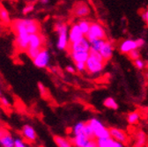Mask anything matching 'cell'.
<instances>
[{"label": "cell", "instance_id": "obj_1", "mask_svg": "<svg viewBox=\"0 0 148 147\" xmlns=\"http://www.w3.org/2000/svg\"><path fill=\"white\" fill-rule=\"evenodd\" d=\"M55 30L58 34V40L57 42V47L59 50L67 49L69 45L68 40V27L64 23H58L55 26Z\"/></svg>", "mask_w": 148, "mask_h": 147}, {"label": "cell", "instance_id": "obj_2", "mask_svg": "<svg viewBox=\"0 0 148 147\" xmlns=\"http://www.w3.org/2000/svg\"><path fill=\"white\" fill-rule=\"evenodd\" d=\"M105 63L106 61L103 58H97L89 55L87 60L86 61V71H87L89 74L92 75L98 74L103 70Z\"/></svg>", "mask_w": 148, "mask_h": 147}, {"label": "cell", "instance_id": "obj_3", "mask_svg": "<svg viewBox=\"0 0 148 147\" xmlns=\"http://www.w3.org/2000/svg\"><path fill=\"white\" fill-rule=\"evenodd\" d=\"M86 38L90 42L96 40V39H106V32L101 25L99 23H92L91 22L90 27L86 34L85 35Z\"/></svg>", "mask_w": 148, "mask_h": 147}, {"label": "cell", "instance_id": "obj_4", "mask_svg": "<svg viewBox=\"0 0 148 147\" xmlns=\"http://www.w3.org/2000/svg\"><path fill=\"white\" fill-rule=\"evenodd\" d=\"M88 122L90 123L92 131H94V135H95V138H101V137H110L109 135V131L108 129H107L100 120L96 119V118H92L90 121H88Z\"/></svg>", "mask_w": 148, "mask_h": 147}, {"label": "cell", "instance_id": "obj_5", "mask_svg": "<svg viewBox=\"0 0 148 147\" xmlns=\"http://www.w3.org/2000/svg\"><path fill=\"white\" fill-rule=\"evenodd\" d=\"M50 61V56L49 53L48 51V49L42 48L41 49V50L39 51V53L36 55V57L33 59V63L34 64L40 69H43L46 68Z\"/></svg>", "mask_w": 148, "mask_h": 147}, {"label": "cell", "instance_id": "obj_6", "mask_svg": "<svg viewBox=\"0 0 148 147\" xmlns=\"http://www.w3.org/2000/svg\"><path fill=\"white\" fill-rule=\"evenodd\" d=\"M16 34V46L17 48L21 50L26 51L29 45V37L30 34L23 30H18L14 32Z\"/></svg>", "mask_w": 148, "mask_h": 147}, {"label": "cell", "instance_id": "obj_7", "mask_svg": "<svg viewBox=\"0 0 148 147\" xmlns=\"http://www.w3.org/2000/svg\"><path fill=\"white\" fill-rule=\"evenodd\" d=\"M67 50L70 52H73V51H86V52H89L90 42L86 38V36H84V37H82L80 40H79L75 42L69 43Z\"/></svg>", "mask_w": 148, "mask_h": 147}, {"label": "cell", "instance_id": "obj_8", "mask_svg": "<svg viewBox=\"0 0 148 147\" xmlns=\"http://www.w3.org/2000/svg\"><path fill=\"white\" fill-rule=\"evenodd\" d=\"M84 34L81 32L80 28L79 27V25L77 23L73 24L70 29L68 30V40L69 43L75 42L79 40H80L82 37H84Z\"/></svg>", "mask_w": 148, "mask_h": 147}, {"label": "cell", "instance_id": "obj_9", "mask_svg": "<svg viewBox=\"0 0 148 147\" xmlns=\"http://www.w3.org/2000/svg\"><path fill=\"white\" fill-rule=\"evenodd\" d=\"M96 144H97V147H123L124 146L123 144L115 140L111 137L96 138Z\"/></svg>", "mask_w": 148, "mask_h": 147}, {"label": "cell", "instance_id": "obj_10", "mask_svg": "<svg viewBox=\"0 0 148 147\" xmlns=\"http://www.w3.org/2000/svg\"><path fill=\"white\" fill-rule=\"evenodd\" d=\"M73 14L79 18H84L90 14V7L85 2H78L73 7Z\"/></svg>", "mask_w": 148, "mask_h": 147}, {"label": "cell", "instance_id": "obj_11", "mask_svg": "<svg viewBox=\"0 0 148 147\" xmlns=\"http://www.w3.org/2000/svg\"><path fill=\"white\" fill-rule=\"evenodd\" d=\"M44 45V36L40 33L32 34L29 37V48L34 49H42Z\"/></svg>", "mask_w": 148, "mask_h": 147}, {"label": "cell", "instance_id": "obj_12", "mask_svg": "<svg viewBox=\"0 0 148 147\" xmlns=\"http://www.w3.org/2000/svg\"><path fill=\"white\" fill-rule=\"evenodd\" d=\"M99 52H100V54L101 55V57H103V59L106 62L110 60L111 58H112V56H113V47H112V44H111L109 42L105 40L103 44L101 45Z\"/></svg>", "mask_w": 148, "mask_h": 147}, {"label": "cell", "instance_id": "obj_13", "mask_svg": "<svg viewBox=\"0 0 148 147\" xmlns=\"http://www.w3.org/2000/svg\"><path fill=\"white\" fill-rule=\"evenodd\" d=\"M108 131H109V135L112 138L123 144L124 145L127 144L128 136L123 131L119 130V129H116V128H110Z\"/></svg>", "mask_w": 148, "mask_h": 147}, {"label": "cell", "instance_id": "obj_14", "mask_svg": "<svg viewBox=\"0 0 148 147\" xmlns=\"http://www.w3.org/2000/svg\"><path fill=\"white\" fill-rule=\"evenodd\" d=\"M22 136L23 137L30 143H34L37 138L36 132L34 129L30 125H25L22 128Z\"/></svg>", "mask_w": 148, "mask_h": 147}, {"label": "cell", "instance_id": "obj_15", "mask_svg": "<svg viewBox=\"0 0 148 147\" xmlns=\"http://www.w3.org/2000/svg\"><path fill=\"white\" fill-rule=\"evenodd\" d=\"M89 138L84 133H80L74 136L73 138L71 140L72 146H76V147H86Z\"/></svg>", "mask_w": 148, "mask_h": 147}, {"label": "cell", "instance_id": "obj_16", "mask_svg": "<svg viewBox=\"0 0 148 147\" xmlns=\"http://www.w3.org/2000/svg\"><path fill=\"white\" fill-rule=\"evenodd\" d=\"M70 56L74 63H79L83 62L86 63L89 57V52L86 51H73L70 52Z\"/></svg>", "mask_w": 148, "mask_h": 147}, {"label": "cell", "instance_id": "obj_17", "mask_svg": "<svg viewBox=\"0 0 148 147\" xmlns=\"http://www.w3.org/2000/svg\"><path fill=\"white\" fill-rule=\"evenodd\" d=\"M138 49L136 41L133 40H125L120 44V51L123 54H128L131 50Z\"/></svg>", "mask_w": 148, "mask_h": 147}, {"label": "cell", "instance_id": "obj_18", "mask_svg": "<svg viewBox=\"0 0 148 147\" xmlns=\"http://www.w3.org/2000/svg\"><path fill=\"white\" fill-rule=\"evenodd\" d=\"M0 144L4 147H14V139L8 131L0 138Z\"/></svg>", "mask_w": 148, "mask_h": 147}, {"label": "cell", "instance_id": "obj_19", "mask_svg": "<svg viewBox=\"0 0 148 147\" xmlns=\"http://www.w3.org/2000/svg\"><path fill=\"white\" fill-rule=\"evenodd\" d=\"M54 142L58 147H71L72 146L71 140H69L65 137H60V136H55Z\"/></svg>", "mask_w": 148, "mask_h": 147}, {"label": "cell", "instance_id": "obj_20", "mask_svg": "<svg viewBox=\"0 0 148 147\" xmlns=\"http://www.w3.org/2000/svg\"><path fill=\"white\" fill-rule=\"evenodd\" d=\"M0 20H1L5 24L11 23L10 14H9L8 11L3 5H0Z\"/></svg>", "mask_w": 148, "mask_h": 147}, {"label": "cell", "instance_id": "obj_21", "mask_svg": "<svg viewBox=\"0 0 148 147\" xmlns=\"http://www.w3.org/2000/svg\"><path fill=\"white\" fill-rule=\"evenodd\" d=\"M145 142H146V136H145V134L143 131L138 132L137 137H136V144H135V146H138V147L144 146L145 144Z\"/></svg>", "mask_w": 148, "mask_h": 147}, {"label": "cell", "instance_id": "obj_22", "mask_svg": "<svg viewBox=\"0 0 148 147\" xmlns=\"http://www.w3.org/2000/svg\"><path fill=\"white\" fill-rule=\"evenodd\" d=\"M103 105L108 107V108H110V109H114V110H116L118 108V104L116 103V101H115L114 98H111V97H108L107 99H105L104 102H103Z\"/></svg>", "mask_w": 148, "mask_h": 147}, {"label": "cell", "instance_id": "obj_23", "mask_svg": "<svg viewBox=\"0 0 148 147\" xmlns=\"http://www.w3.org/2000/svg\"><path fill=\"white\" fill-rule=\"evenodd\" d=\"M77 24L79 25V27L80 28V30H81V32L84 34V35H86V33H87L88 30H89L91 22H90L89 21H86V20H80Z\"/></svg>", "mask_w": 148, "mask_h": 147}, {"label": "cell", "instance_id": "obj_24", "mask_svg": "<svg viewBox=\"0 0 148 147\" xmlns=\"http://www.w3.org/2000/svg\"><path fill=\"white\" fill-rule=\"evenodd\" d=\"M83 133L89 138V139H94L95 138V135H94V131H92V129L90 125V123L85 122V126L83 129Z\"/></svg>", "mask_w": 148, "mask_h": 147}, {"label": "cell", "instance_id": "obj_25", "mask_svg": "<svg viewBox=\"0 0 148 147\" xmlns=\"http://www.w3.org/2000/svg\"><path fill=\"white\" fill-rule=\"evenodd\" d=\"M139 120V114L138 112H132L128 115V117H127V121L130 124H136L138 123Z\"/></svg>", "mask_w": 148, "mask_h": 147}, {"label": "cell", "instance_id": "obj_26", "mask_svg": "<svg viewBox=\"0 0 148 147\" xmlns=\"http://www.w3.org/2000/svg\"><path fill=\"white\" fill-rule=\"evenodd\" d=\"M84 126H85V122H80L79 123H77L75 126L73 127V135L76 136L78 134H80V133H83V129H84Z\"/></svg>", "mask_w": 148, "mask_h": 147}, {"label": "cell", "instance_id": "obj_27", "mask_svg": "<svg viewBox=\"0 0 148 147\" xmlns=\"http://www.w3.org/2000/svg\"><path fill=\"white\" fill-rule=\"evenodd\" d=\"M41 50V49H34V48H27V49L26 50L27 56L29 57V58H31L32 60L36 57V55L39 53V51Z\"/></svg>", "mask_w": 148, "mask_h": 147}, {"label": "cell", "instance_id": "obj_28", "mask_svg": "<svg viewBox=\"0 0 148 147\" xmlns=\"http://www.w3.org/2000/svg\"><path fill=\"white\" fill-rule=\"evenodd\" d=\"M128 55H129V57L131 58L132 60H136V59H138V58H140V52L138 50V49H132V50H131L129 53H128Z\"/></svg>", "mask_w": 148, "mask_h": 147}, {"label": "cell", "instance_id": "obj_29", "mask_svg": "<svg viewBox=\"0 0 148 147\" xmlns=\"http://www.w3.org/2000/svg\"><path fill=\"white\" fill-rule=\"evenodd\" d=\"M75 69L79 72H85L86 70V63L79 62V63H75Z\"/></svg>", "mask_w": 148, "mask_h": 147}, {"label": "cell", "instance_id": "obj_30", "mask_svg": "<svg viewBox=\"0 0 148 147\" xmlns=\"http://www.w3.org/2000/svg\"><path fill=\"white\" fill-rule=\"evenodd\" d=\"M27 144H25L24 140L21 138H15L14 139V147H25Z\"/></svg>", "mask_w": 148, "mask_h": 147}, {"label": "cell", "instance_id": "obj_31", "mask_svg": "<svg viewBox=\"0 0 148 147\" xmlns=\"http://www.w3.org/2000/svg\"><path fill=\"white\" fill-rule=\"evenodd\" d=\"M134 64H135V66H136L138 70H142V69L145 68V63H144V61H142L140 58L134 60Z\"/></svg>", "mask_w": 148, "mask_h": 147}, {"label": "cell", "instance_id": "obj_32", "mask_svg": "<svg viewBox=\"0 0 148 147\" xmlns=\"http://www.w3.org/2000/svg\"><path fill=\"white\" fill-rule=\"evenodd\" d=\"M34 7L33 5H28L25 6L24 9H23V14H24V15L28 14L29 12H31L34 11Z\"/></svg>", "mask_w": 148, "mask_h": 147}, {"label": "cell", "instance_id": "obj_33", "mask_svg": "<svg viewBox=\"0 0 148 147\" xmlns=\"http://www.w3.org/2000/svg\"><path fill=\"white\" fill-rule=\"evenodd\" d=\"M0 102H1L2 106H4L5 107H10V101L5 97H1V96H0Z\"/></svg>", "mask_w": 148, "mask_h": 147}, {"label": "cell", "instance_id": "obj_34", "mask_svg": "<svg viewBox=\"0 0 148 147\" xmlns=\"http://www.w3.org/2000/svg\"><path fill=\"white\" fill-rule=\"evenodd\" d=\"M38 88H39V91L42 94V96H44L46 94H47V91H46V88L45 86L42 84V83H38Z\"/></svg>", "mask_w": 148, "mask_h": 147}, {"label": "cell", "instance_id": "obj_35", "mask_svg": "<svg viewBox=\"0 0 148 147\" xmlns=\"http://www.w3.org/2000/svg\"><path fill=\"white\" fill-rule=\"evenodd\" d=\"M65 70L69 73H71V74H74V73L76 72V69L75 67H73L72 65H67L65 67Z\"/></svg>", "mask_w": 148, "mask_h": 147}, {"label": "cell", "instance_id": "obj_36", "mask_svg": "<svg viewBox=\"0 0 148 147\" xmlns=\"http://www.w3.org/2000/svg\"><path fill=\"white\" fill-rule=\"evenodd\" d=\"M136 43H137V47H138V49H139V48H142V47L145 45V40H144V39L139 38V39L136 40Z\"/></svg>", "mask_w": 148, "mask_h": 147}, {"label": "cell", "instance_id": "obj_37", "mask_svg": "<svg viewBox=\"0 0 148 147\" xmlns=\"http://www.w3.org/2000/svg\"><path fill=\"white\" fill-rule=\"evenodd\" d=\"M141 17H142V20H143L144 21H145V22L148 24V10H146V11L141 15Z\"/></svg>", "mask_w": 148, "mask_h": 147}, {"label": "cell", "instance_id": "obj_38", "mask_svg": "<svg viewBox=\"0 0 148 147\" xmlns=\"http://www.w3.org/2000/svg\"><path fill=\"white\" fill-rule=\"evenodd\" d=\"M6 132H7L6 130H0V138H1Z\"/></svg>", "mask_w": 148, "mask_h": 147}, {"label": "cell", "instance_id": "obj_39", "mask_svg": "<svg viewBox=\"0 0 148 147\" xmlns=\"http://www.w3.org/2000/svg\"><path fill=\"white\" fill-rule=\"evenodd\" d=\"M49 0H40V2L42 3V4H48L49 3Z\"/></svg>", "mask_w": 148, "mask_h": 147}, {"label": "cell", "instance_id": "obj_40", "mask_svg": "<svg viewBox=\"0 0 148 147\" xmlns=\"http://www.w3.org/2000/svg\"><path fill=\"white\" fill-rule=\"evenodd\" d=\"M2 95V91H1V89H0V96Z\"/></svg>", "mask_w": 148, "mask_h": 147}]
</instances>
